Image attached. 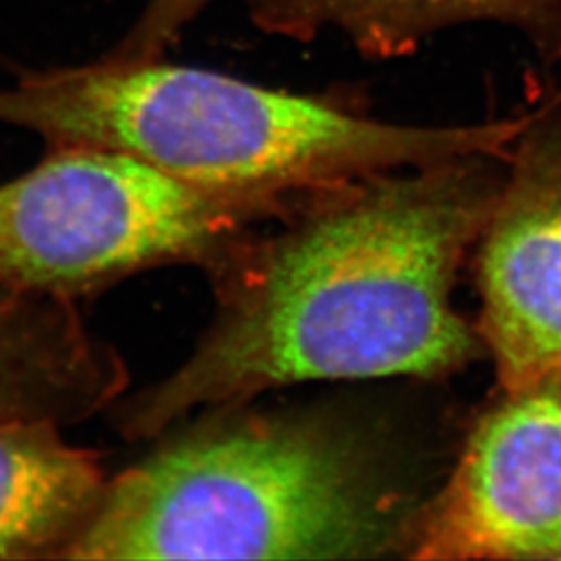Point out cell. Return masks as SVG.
<instances>
[{
	"label": "cell",
	"instance_id": "1",
	"mask_svg": "<svg viewBox=\"0 0 561 561\" xmlns=\"http://www.w3.org/2000/svg\"><path fill=\"white\" fill-rule=\"evenodd\" d=\"M481 159L314 192L236 241L206 275L213 322L162 381L113 403L125 439L310 381L431 377L477 356L449 304L497 192Z\"/></svg>",
	"mask_w": 561,
	"mask_h": 561
},
{
	"label": "cell",
	"instance_id": "2",
	"mask_svg": "<svg viewBox=\"0 0 561 561\" xmlns=\"http://www.w3.org/2000/svg\"><path fill=\"white\" fill-rule=\"evenodd\" d=\"M528 115L410 127L161 59L102 57L0 88V123L129 154L208 192L300 198L398 169L512 150Z\"/></svg>",
	"mask_w": 561,
	"mask_h": 561
},
{
	"label": "cell",
	"instance_id": "3",
	"mask_svg": "<svg viewBox=\"0 0 561 561\" xmlns=\"http://www.w3.org/2000/svg\"><path fill=\"white\" fill-rule=\"evenodd\" d=\"M208 412L108 479L67 560H362L408 547L360 428L319 408Z\"/></svg>",
	"mask_w": 561,
	"mask_h": 561
},
{
	"label": "cell",
	"instance_id": "4",
	"mask_svg": "<svg viewBox=\"0 0 561 561\" xmlns=\"http://www.w3.org/2000/svg\"><path fill=\"white\" fill-rule=\"evenodd\" d=\"M304 198L208 192L115 150L50 148L0 185V287L73 301L169 264L206 273Z\"/></svg>",
	"mask_w": 561,
	"mask_h": 561
},
{
	"label": "cell",
	"instance_id": "5",
	"mask_svg": "<svg viewBox=\"0 0 561 561\" xmlns=\"http://www.w3.org/2000/svg\"><path fill=\"white\" fill-rule=\"evenodd\" d=\"M503 389L445 491L410 528V556L561 558V370Z\"/></svg>",
	"mask_w": 561,
	"mask_h": 561
},
{
	"label": "cell",
	"instance_id": "6",
	"mask_svg": "<svg viewBox=\"0 0 561 561\" xmlns=\"http://www.w3.org/2000/svg\"><path fill=\"white\" fill-rule=\"evenodd\" d=\"M481 231L484 343L503 387L561 370V94L530 111Z\"/></svg>",
	"mask_w": 561,
	"mask_h": 561
},
{
	"label": "cell",
	"instance_id": "7",
	"mask_svg": "<svg viewBox=\"0 0 561 561\" xmlns=\"http://www.w3.org/2000/svg\"><path fill=\"white\" fill-rule=\"evenodd\" d=\"M127 377L73 301L0 287V422L85 421L123 398Z\"/></svg>",
	"mask_w": 561,
	"mask_h": 561
},
{
	"label": "cell",
	"instance_id": "8",
	"mask_svg": "<svg viewBox=\"0 0 561 561\" xmlns=\"http://www.w3.org/2000/svg\"><path fill=\"white\" fill-rule=\"evenodd\" d=\"M55 422H0V560H67L108 479Z\"/></svg>",
	"mask_w": 561,
	"mask_h": 561
},
{
	"label": "cell",
	"instance_id": "9",
	"mask_svg": "<svg viewBox=\"0 0 561 561\" xmlns=\"http://www.w3.org/2000/svg\"><path fill=\"white\" fill-rule=\"evenodd\" d=\"M264 32L310 41L337 30L362 53L391 59L439 30L500 21L522 30L542 57H561V0H245Z\"/></svg>",
	"mask_w": 561,
	"mask_h": 561
},
{
	"label": "cell",
	"instance_id": "10",
	"mask_svg": "<svg viewBox=\"0 0 561 561\" xmlns=\"http://www.w3.org/2000/svg\"><path fill=\"white\" fill-rule=\"evenodd\" d=\"M213 0H148L138 21L108 57L115 59H161L183 30Z\"/></svg>",
	"mask_w": 561,
	"mask_h": 561
}]
</instances>
